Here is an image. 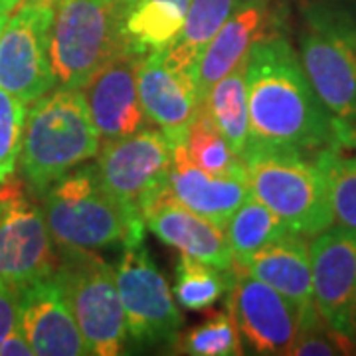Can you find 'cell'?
Returning <instances> with one entry per match:
<instances>
[{"instance_id":"obj_19","label":"cell","mask_w":356,"mask_h":356,"mask_svg":"<svg viewBox=\"0 0 356 356\" xmlns=\"http://www.w3.org/2000/svg\"><path fill=\"white\" fill-rule=\"evenodd\" d=\"M166 192L196 212L226 229L229 218L250 198V184L245 177H218L194 165L186 153V145L172 149V168L166 180Z\"/></svg>"},{"instance_id":"obj_5","label":"cell","mask_w":356,"mask_h":356,"mask_svg":"<svg viewBox=\"0 0 356 356\" xmlns=\"http://www.w3.org/2000/svg\"><path fill=\"white\" fill-rule=\"evenodd\" d=\"M299 58L332 117L356 123V14L331 2L311 4Z\"/></svg>"},{"instance_id":"obj_4","label":"cell","mask_w":356,"mask_h":356,"mask_svg":"<svg viewBox=\"0 0 356 356\" xmlns=\"http://www.w3.org/2000/svg\"><path fill=\"white\" fill-rule=\"evenodd\" d=\"M243 163L252 196L293 234L315 238L334 224L329 182L315 159L299 151L252 147Z\"/></svg>"},{"instance_id":"obj_28","label":"cell","mask_w":356,"mask_h":356,"mask_svg":"<svg viewBox=\"0 0 356 356\" xmlns=\"http://www.w3.org/2000/svg\"><path fill=\"white\" fill-rule=\"evenodd\" d=\"M356 344L350 337L334 331L325 318L318 315L317 307L301 315L299 331L295 337L289 355L295 356H332L353 355Z\"/></svg>"},{"instance_id":"obj_20","label":"cell","mask_w":356,"mask_h":356,"mask_svg":"<svg viewBox=\"0 0 356 356\" xmlns=\"http://www.w3.org/2000/svg\"><path fill=\"white\" fill-rule=\"evenodd\" d=\"M240 269H245L250 275L280 291L299 309L301 315L315 309L311 255L303 236L289 232L287 236L261 248Z\"/></svg>"},{"instance_id":"obj_25","label":"cell","mask_w":356,"mask_h":356,"mask_svg":"<svg viewBox=\"0 0 356 356\" xmlns=\"http://www.w3.org/2000/svg\"><path fill=\"white\" fill-rule=\"evenodd\" d=\"M234 275V269L224 271L180 254L175 271V299L178 305L191 311L208 309L229 291Z\"/></svg>"},{"instance_id":"obj_33","label":"cell","mask_w":356,"mask_h":356,"mask_svg":"<svg viewBox=\"0 0 356 356\" xmlns=\"http://www.w3.org/2000/svg\"><path fill=\"white\" fill-rule=\"evenodd\" d=\"M14 4H10L8 0H0V34H2V30H4V26L8 22V18H10V13H13Z\"/></svg>"},{"instance_id":"obj_9","label":"cell","mask_w":356,"mask_h":356,"mask_svg":"<svg viewBox=\"0 0 356 356\" xmlns=\"http://www.w3.org/2000/svg\"><path fill=\"white\" fill-rule=\"evenodd\" d=\"M95 165L107 192L143 216V210L166 188L172 147L161 129L143 127L127 137L102 143Z\"/></svg>"},{"instance_id":"obj_30","label":"cell","mask_w":356,"mask_h":356,"mask_svg":"<svg viewBox=\"0 0 356 356\" xmlns=\"http://www.w3.org/2000/svg\"><path fill=\"white\" fill-rule=\"evenodd\" d=\"M20 287L0 277V344L18 325Z\"/></svg>"},{"instance_id":"obj_12","label":"cell","mask_w":356,"mask_h":356,"mask_svg":"<svg viewBox=\"0 0 356 356\" xmlns=\"http://www.w3.org/2000/svg\"><path fill=\"white\" fill-rule=\"evenodd\" d=\"M313 303L334 331L353 339L356 317V228L334 226L309 245ZM355 341V339H353Z\"/></svg>"},{"instance_id":"obj_22","label":"cell","mask_w":356,"mask_h":356,"mask_svg":"<svg viewBox=\"0 0 356 356\" xmlns=\"http://www.w3.org/2000/svg\"><path fill=\"white\" fill-rule=\"evenodd\" d=\"M240 2L242 0H191L177 40L161 50L163 60L172 70L188 72L194 77V67L202 51Z\"/></svg>"},{"instance_id":"obj_10","label":"cell","mask_w":356,"mask_h":356,"mask_svg":"<svg viewBox=\"0 0 356 356\" xmlns=\"http://www.w3.org/2000/svg\"><path fill=\"white\" fill-rule=\"evenodd\" d=\"M56 6L20 0L0 34V88L26 105L56 89L50 65V28Z\"/></svg>"},{"instance_id":"obj_26","label":"cell","mask_w":356,"mask_h":356,"mask_svg":"<svg viewBox=\"0 0 356 356\" xmlns=\"http://www.w3.org/2000/svg\"><path fill=\"white\" fill-rule=\"evenodd\" d=\"M186 153L198 168L218 177H245V163L224 135L218 131L210 115L200 105L192 121L186 140Z\"/></svg>"},{"instance_id":"obj_34","label":"cell","mask_w":356,"mask_h":356,"mask_svg":"<svg viewBox=\"0 0 356 356\" xmlns=\"http://www.w3.org/2000/svg\"><path fill=\"white\" fill-rule=\"evenodd\" d=\"M151 2H159V4H166V6H175L178 10L186 13L188 10V4L191 0H151Z\"/></svg>"},{"instance_id":"obj_6","label":"cell","mask_w":356,"mask_h":356,"mask_svg":"<svg viewBox=\"0 0 356 356\" xmlns=\"http://www.w3.org/2000/svg\"><path fill=\"white\" fill-rule=\"evenodd\" d=\"M121 50L119 0H60L50 28L56 88L81 89Z\"/></svg>"},{"instance_id":"obj_18","label":"cell","mask_w":356,"mask_h":356,"mask_svg":"<svg viewBox=\"0 0 356 356\" xmlns=\"http://www.w3.org/2000/svg\"><path fill=\"white\" fill-rule=\"evenodd\" d=\"M143 220L147 228L180 254L224 271L234 269L226 232L177 202L166 188L143 210Z\"/></svg>"},{"instance_id":"obj_35","label":"cell","mask_w":356,"mask_h":356,"mask_svg":"<svg viewBox=\"0 0 356 356\" xmlns=\"http://www.w3.org/2000/svg\"><path fill=\"white\" fill-rule=\"evenodd\" d=\"M353 339H355V344H356V317H355V332H353Z\"/></svg>"},{"instance_id":"obj_23","label":"cell","mask_w":356,"mask_h":356,"mask_svg":"<svg viewBox=\"0 0 356 356\" xmlns=\"http://www.w3.org/2000/svg\"><path fill=\"white\" fill-rule=\"evenodd\" d=\"M248 60V58H245ZM245 60L220 77L204 97L202 107L229 147L243 159L250 143V107L245 83Z\"/></svg>"},{"instance_id":"obj_11","label":"cell","mask_w":356,"mask_h":356,"mask_svg":"<svg viewBox=\"0 0 356 356\" xmlns=\"http://www.w3.org/2000/svg\"><path fill=\"white\" fill-rule=\"evenodd\" d=\"M234 271L226 309L238 327L242 346L252 355H289L299 331V309L245 269L234 267Z\"/></svg>"},{"instance_id":"obj_15","label":"cell","mask_w":356,"mask_h":356,"mask_svg":"<svg viewBox=\"0 0 356 356\" xmlns=\"http://www.w3.org/2000/svg\"><path fill=\"white\" fill-rule=\"evenodd\" d=\"M140 58L121 50L81 88L102 143L137 133L147 123L137 86Z\"/></svg>"},{"instance_id":"obj_14","label":"cell","mask_w":356,"mask_h":356,"mask_svg":"<svg viewBox=\"0 0 356 356\" xmlns=\"http://www.w3.org/2000/svg\"><path fill=\"white\" fill-rule=\"evenodd\" d=\"M137 86L147 119L165 133L172 149L186 145L192 121L200 109L194 77L172 70L163 60V51L154 50L140 58Z\"/></svg>"},{"instance_id":"obj_7","label":"cell","mask_w":356,"mask_h":356,"mask_svg":"<svg viewBox=\"0 0 356 356\" xmlns=\"http://www.w3.org/2000/svg\"><path fill=\"white\" fill-rule=\"evenodd\" d=\"M60 266L54 271L76 317L89 355H121L127 343L125 311L115 269L89 250L58 248Z\"/></svg>"},{"instance_id":"obj_1","label":"cell","mask_w":356,"mask_h":356,"mask_svg":"<svg viewBox=\"0 0 356 356\" xmlns=\"http://www.w3.org/2000/svg\"><path fill=\"white\" fill-rule=\"evenodd\" d=\"M245 83L248 149L269 147L317 154L332 139L337 117L311 86L299 51L281 34H269L252 46L245 60Z\"/></svg>"},{"instance_id":"obj_32","label":"cell","mask_w":356,"mask_h":356,"mask_svg":"<svg viewBox=\"0 0 356 356\" xmlns=\"http://www.w3.org/2000/svg\"><path fill=\"white\" fill-rule=\"evenodd\" d=\"M22 191H24V184L18 182V180H14L13 177H8L6 180L0 182V222L4 220L8 208L13 206L14 198Z\"/></svg>"},{"instance_id":"obj_27","label":"cell","mask_w":356,"mask_h":356,"mask_svg":"<svg viewBox=\"0 0 356 356\" xmlns=\"http://www.w3.org/2000/svg\"><path fill=\"white\" fill-rule=\"evenodd\" d=\"M178 353L192 356L243 355L242 339L229 311H218L184 337H178Z\"/></svg>"},{"instance_id":"obj_16","label":"cell","mask_w":356,"mask_h":356,"mask_svg":"<svg viewBox=\"0 0 356 356\" xmlns=\"http://www.w3.org/2000/svg\"><path fill=\"white\" fill-rule=\"evenodd\" d=\"M18 325L38 356H83L89 348L56 273L20 287Z\"/></svg>"},{"instance_id":"obj_2","label":"cell","mask_w":356,"mask_h":356,"mask_svg":"<svg viewBox=\"0 0 356 356\" xmlns=\"http://www.w3.org/2000/svg\"><path fill=\"white\" fill-rule=\"evenodd\" d=\"M99 145L83 91L51 89L26 113L18 154L26 188L42 196L56 180L97 156Z\"/></svg>"},{"instance_id":"obj_17","label":"cell","mask_w":356,"mask_h":356,"mask_svg":"<svg viewBox=\"0 0 356 356\" xmlns=\"http://www.w3.org/2000/svg\"><path fill=\"white\" fill-rule=\"evenodd\" d=\"M275 24L277 14L273 0H242L236 6L194 67V83L200 105L208 89L242 64L257 40L275 34Z\"/></svg>"},{"instance_id":"obj_13","label":"cell","mask_w":356,"mask_h":356,"mask_svg":"<svg viewBox=\"0 0 356 356\" xmlns=\"http://www.w3.org/2000/svg\"><path fill=\"white\" fill-rule=\"evenodd\" d=\"M60 266L42 206L22 191L0 222V277L16 287L44 280Z\"/></svg>"},{"instance_id":"obj_36","label":"cell","mask_w":356,"mask_h":356,"mask_svg":"<svg viewBox=\"0 0 356 356\" xmlns=\"http://www.w3.org/2000/svg\"><path fill=\"white\" fill-rule=\"evenodd\" d=\"M8 2H10V4H14V6H18V2H20V0H8Z\"/></svg>"},{"instance_id":"obj_3","label":"cell","mask_w":356,"mask_h":356,"mask_svg":"<svg viewBox=\"0 0 356 356\" xmlns=\"http://www.w3.org/2000/svg\"><path fill=\"white\" fill-rule=\"evenodd\" d=\"M42 212L54 243L70 250L97 252L139 243L145 220L125 208L103 186L97 165H79L56 180L42 196Z\"/></svg>"},{"instance_id":"obj_29","label":"cell","mask_w":356,"mask_h":356,"mask_svg":"<svg viewBox=\"0 0 356 356\" xmlns=\"http://www.w3.org/2000/svg\"><path fill=\"white\" fill-rule=\"evenodd\" d=\"M28 105L0 88V182L13 177L22 145Z\"/></svg>"},{"instance_id":"obj_21","label":"cell","mask_w":356,"mask_h":356,"mask_svg":"<svg viewBox=\"0 0 356 356\" xmlns=\"http://www.w3.org/2000/svg\"><path fill=\"white\" fill-rule=\"evenodd\" d=\"M315 161L325 172L331 192L334 222L356 228V125L337 119L332 139Z\"/></svg>"},{"instance_id":"obj_8","label":"cell","mask_w":356,"mask_h":356,"mask_svg":"<svg viewBox=\"0 0 356 356\" xmlns=\"http://www.w3.org/2000/svg\"><path fill=\"white\" fill-rule=\"evenodd\" d=\"M115 277L125 311L127 339L137 346L177 344L182 329V313L145 242L123 245Z\"/></svg>"},{"instance_id":"obj_24","label":"cell","mask_w":356,"mask_h":356,"mask_svg":"<svg viewBox=\"0 0 356 356\" xmlns=\"http://www.w3.org/2000/svg\"><path fill=\"white\" fill-rule=\"evenodd\" d=\"M224 232L234 257V267H243L261 248L287 236L291 229L266 204L250 194V198L229 218Z\"/></svg>"},{"instance_id":"obj_31","label":"cell","mask_w":356,"mask_h":356,"mask_svg":"<svg viewBox=\"0 0 356 356\" xmlns=\"http://www.w3.org/2000/svg\"><path fill=\"white\" fill-rule=\"evenodd\" d=\"M34 355V348L30 341L26 339L24 331L20 325H16L14 329L4 341L0 344V356H32Z\"/></svg>"}]
</instances>
